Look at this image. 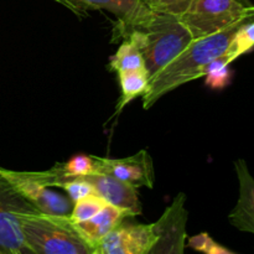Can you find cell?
<instances>
[{
	"label": "cell",
	"instance_id": "8992f818",
	"mask_svg": "<svg viewBox=\"0 0 254 254\" xmlns=\"http://www.w3.org/2000/svg\"><path fill=\"white\" fill-rule=\"evenodd\" d=\"M0 174L34 207L51 215H71L73 201L32 179L29 171H15L0 166Z\"/></svg>",
	"mask_w": 254,
	"mask_h": 254
},
{
	"label": "cell",
	"instance_id": "7a4b0ae2",
	"mask_svg": "<svg viewBox=\"0 0 254 254\" xmlns=\"http://www.w3.org/2000/svg\"><path fill=\"white\" fill-rule=\"evenodd\" d=\"M243 22L210 36L192 40L175 59L150 77L148 91L143 94V108H151L169 92L202 77L205 67L212 60L225 54L231 40Z\"/></svg>",
	"mask_w": 254,
	"mask_h": 254
},
{
	"label": "cell",
	"instance_id": "3957f363",
	"mask_svg": "<svg viewBox=\"0 0 254 254\" xmlns=\"http://www.w3.org/2000/svg\"><path fill=\"white\" fill-rule=\"evenodd\" d=\"M30 254H94L69 215H51L36 210L19 217Z\"/></svg>",
	"mask_w": 254,
	"mask_h": 254
},
{
	"label": "cell",
	"instance_id": "6da1fadb",
	"mask_svg": "<svg viewBox=\"0 0 254 254\" xmlns=\"http://www.w3.org/2000/svg\"><path fill=\"white\" fill-rule=\"evenodd\" d=\"M124 39L130 40L141 52L150 77L192 41L178 16L150 9L128 26L113 27V41Z\"/></svg>",
	"mask_w": 254,
	"mask_h": 254
},
{
	"label": "cell",
	"instance_id": "277c9868",
	"mask_svg": "<svg viewBox=\"0 0 254 254\" xmlns=\"http://www.w3.org/2000/svg\"><path fill=\"white\" fill-rule=\"evenodd\" d=\"M254 17V5L245 6L237 0H195L179 20L192 40L223 31Z\"/></svg>",
	"mask_w": 254,
	"mask_h": 254
},
{
	"label": "cell",
	"instance_id": "d6986e66",
	"mask_svg": "<svg viewBox=\"0 0 254 254\" xmlns=\"http://www.w3.org/2000/svg\"><path fill=\"white\" fill-rule=\"evenodd\" d=\"M141 1L153 11L179 17L190 9L195 0H141Z\"/></svg>",
	"mask_w": 254,
	"mask_h": 254
},
{
	"label": "cell",
	"instance_id": "8fae6325",
	"mask_svg": "<svg viewBox=\"0 0 254 254\" xmlns=\"http://www.w3.org/2000/svg\"><path fill=\"white\" fill-rule=\"evenodd\" d=\"M67 9L77 15H84L88 10H107L117 16L114 27L133 24L149 7L141 0H66Z\"/></svg>",
	"mask_w": 254,
	"mask_h": 254
},
{
	"label": "cell",
	"instance_id": "30bf717a",
	"mask_svg": "<svg viewBox=\"0 0 254 254\" xmlns=\"http://www.w3.org/2000/svg\"><path fill=\"white\" fill-rule=\"evenodd\" d=\"M93 186L94 192L104 198L107 202L119 207L127 208L131 212L133 217L141 213V203L139 200L138 189L133 185L108 174H91L83 176Z\"/></svg>",
	"mask_w": 254,
	"mask_h": 254
},
{
	"label": "cell",
	"instance_id": "9a60e30c",
	"mask_svg": "<svg viewBox=\"0 0 254 254\" xmlns=\"http://www.w3.org/2000/svg\"><path fill=\"white\" fill-rule=\"evenodd\" d=\"M108 68L109 71L118 73L121 71L141 69L146 68V67L143 55L139 51L138 47L130 40L124 39L116 54L109 59Z\"/></svg>",
	"mask_w": 254,
	"mask_h": 254
},
{
	"label": "cell",
	"instance_id": "5b68a950",
	"mask_svg": "<svg viewBox=\"0 0 254 254\" xmlns=\"http://www.w3.org/2000/svg\"><path fill=\"white\" fill-rule=\"evenodd\" d=\"M36 207L27 202L0 174V254H30L20 226V215Z\"/></svg>",
	"mask_w": 254,
	"mask_h": 254
},
{
	"label": "cell",
	"instance_id": "44dd1931",
	"mask_svg": "<svg viewBox=\"0 0 254 254\" xmlns=\"http://www.w3.org/2000/svg\"><path fill=\"white\" fill-rule=\"evenodd\" d=\"M188 246L197 252H203L208 254H232V251L227 250L226 247L221 246L220 243L215 242L212 238L208 236V233L203 232L200 235H196L189 240Z\"/></svg>",
	"mask_w": 254,
	"mask_h": 254
},
{
	"label": "cell",
	"instance_id": "7c38bea8",
	"mask_svg": "<svg viewBox=\"0 0 254 254\" xmlns=\"http://www.w3.org/2000/svg\"><path fill=\"white\" fill-rule=\"evenodd\" d=\"M235 169L240 184V196L228 220L237 230L254 235V178L242 159L236 161Z\"/></svg>",
	"mask_w": 254,
	"mask_h": 254
},
{
	"label": "cell",
	"instance_id": "7402d4cb",
	"mask_svg": "<svg viewBox=\"0 0 254 254\" xmlns=\"http://www.w3.org/2000/svg\"><path fill=\"white\" fill-rule=\"evenodd\" d=\"M238 2H241V4H243L245 6H252V2H251V0H237Z\"/></svg>",
	"mask_w": 254,
	"mask_h": 254
},
{
	"label": "cell",
	"instance_id": "603a6c76",
	"mask_svg": "<svg viewBox=\"0 0 254 254\" xmlns=\"http://www.w3.org/2000/svg\"><path fill=\"white\" fill-rule=\"evenodd\" d=\"M55 1L60 2V4L64 5V6H66V7H67V2H66V0H55Z\"/></svg>",
	"mask_w": 254,
	"mask_h": 254
},
{
	"label": "cell",
	"instance_id": "2e32d148",
	"mask_svg": "<svg viewBox=\"0 0 254 254\" xmlns=\"http://www.w3.org/2000/svg\"><path fill=\"white\" fill-rule=\"evenodd\" d=\"M254 49V17L243 22L236 31L230 42V46L223 54L228 64H232L238 57L243 56Z\"/></svg>",
	"mask_w": 254,
	"mask_h": 254
},
{
	"label": "cell",
	"instance_id": "9c48e42d",
	"mask_svg": "<svg viewBox=\"0 0 254 254\" xmlns=\"http://www.w3.org/2000/svg\"><path fill=\"white\" fill-rule=\"evenodd\" d=\"M94 174H108L119 180L133 185L134 188L146 186L154 188L155 173L153 160L146 150H140L134 155L123 159L99 158L93 155Z\"/></svg>",
	"mask_w": 254,
	"mask_h": 254
},
{
	"label": "cell",
	"instance_id": "5bb4252c",
	"mask_svg": "<svg viewBox=\"0 0 254 254\" xmlns=\"http://www.w3.org/2000/svg\"><path fill=\"white\" fill-rule=\"evenodd\" d=\"M119 84H121V98L117 103V114L122 112V109L130 103L136 97L143 96L148 91L149 79L150 76L148 69H128V71L118 72Z\"/></svg>",
	"mask_w": 254,
	"mask_h": 254
},
{
	"label": "cell",
	"instance_id": "ac0fdd59",
	"mask_svg": "<svg viewBox=\"0 0 254 254\" xmlns=\"http://www.w3.org/2000/svg\"><path fill=\"white\" fill-rule=\"evenodd\" d=\"M107 203L109 202H107L98 193H89V195L83 196L79 200L74 201L69 217L73 222H82V221L88 220L92 216L96 215Z\"/></svg>",
	"mask_w": 254,
	"mask_h": 254
},
{
	"label": "cell",
	"instance_id": "e0dca14e",
	"mask_svg": "<svg viewBox=\"0 0 254 254\" xmlns=\"http://www.w3.org/2000/svg\"><path fill=\"white\" fill-rule=\"evenodd\" d=\"M205 83L212 89H222L227 87L232 81V71L230 64L222 56L212 60L203 69Z\"/></svg>",
	"mask_w": 254,
	"mask_h": 254
},
{
	"label": "cell",
	"instance_id": "ffe728a7",
	"mask_svg": "<svg viewBox=\"0 0 254 254\" xmlns=\"http://www.w3.org/2000/svg\"><path fill=\"white\" fill-rule=\"evenodd\" d=\"M55 188H60L68 195V197L72 201L79 200L83 196L89 195L94 192L93 186L91 185L89 181H87L84 178H69V179H61L59 183L55 185Z\"/></svg>",
	"mask_w": 254,
	"mask_h": 254
},
{
	"label": "cell",
	"instance_id": "52a82bcc",
	"mask_svg": "<svg viewBox=\"0 0 254 254\" xmlns=\"http://www.w3.org/2000/svg\"><path fill=\"white\" fill-rule=\"evenodd\" d=\"M186 196L179 193L163 216L153 223L158 241L150 254H183L186 248Z\"/></svg>",
	"mask_w": 254,
	"mask_h": 254
},
{
	"label": "cell",
	"instance_id": "ba28073f",
	"mask_svg": "<svg viewBox=\"0 0 254 254\" xmlns=\"http://www.w3.org/2000/svg\"><path fill=\"white\" fill-rule=\"evenodd\" d=\"M153 223H121L94 246V254H150L156 245Z\"/></svg>",
	"mask_w": 254,
	"mask_h": 254
},
{
	"label": "cell",
	"instance_id": "4fadbf2b",
	"mask_svg": "<svg viewBox=\"0 0 254 254\" xmlns=\"http://www.w3.org/2000/svg\"><path fill=\"white\" fill-rule=\"evenodd\" d=\"M128 217H133L129 210L112 205V203H107L101 211H98L91 218L74 223H76V227L78 228L79 233L86 238L87 242L94 250V246L98 241H101L104 236L112 232L114 228L118 227Z\"/></svg>",
	"mask_w": 254,
	"mask_h": 254
}]
</instances>
